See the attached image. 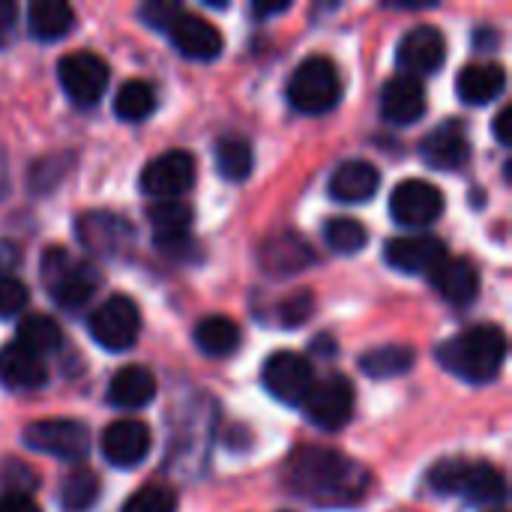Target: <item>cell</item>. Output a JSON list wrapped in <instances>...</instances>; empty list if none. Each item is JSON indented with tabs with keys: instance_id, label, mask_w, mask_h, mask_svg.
<instances>
[{
	"instance_id": "cell-30",
	"label": "cell",
	"mask_w": 512,
	"mask_h": 512,
	"mask_svg": "<svg viewBox=\"0 0 512 512\" xmlns=\"http://www.w3.org/2000/svg\"><path fill=\"white\" fill-rule=\"evenodd\" d=\"M252 165H255V153H252V144L243 141V138H225L216 144V168L225 180L231 183H243L249 174H252Z\"/></svg>"
},
{
	"instance_id": "cell-43",
	"label": "cell",
	"mask_w": 512,
	"mask_h": 512,
	"mask_svg": "<svg viewBox=\"0 0 512 512\" xmlns=\"http://www.w3.org/2000/svg\"><path fill=\"white\" fill-rule=\"evenodd\" d=\"M288 9H291V3H288V0H282V3H255V6H252L255 18H270V15H282V12H288Z\"/></svg>"
},
{
	"instance_id": "cell-16",
	"label": "cell",
	"mask_w": 512,
	"mask_h": 512,
	"mask_svg": "<svg viewBox=\"0 0 512 512\" xmlns=\"http://www.w3.org/2000/svg\"><path fill=\"white\" fill-rule=\"evenodd\" d=\"M420 156L429 168L435 171H459L468 156H471V144H468V132L459 120H447L438 129H432L423 144H420Z\"/></svg>"
},
{
	"instance_id": "cell-32",
	"label": "cell",
	"mask_w": 512,
	"mask_h": 512,
	"mask_svg": "<svg viewBox=\"0 0 512 512\" xmlns=\"http://www.w3.org/2000/svg\"><path fill=\"white\" fill-rule=\"evenodd\" d=\"M156 108V96L144 81H126L114 96V114L126 123H141Z\"/></svg>"
},
{
	"instance_id": "cell-12",
	"label": "cell",
	"mask_w": 512,
	"mask_h": 512,
	"mask_svg": "<svg viewBox=\"0 0 512 512\" xmlns=\"http://www.w3.org/2000/svg\"><path fill=\"white\" fill-rule=\"evenodd\" d=\"M444 213V195L435 183L426 180H405L393 189L390 216L405 228H426L438 222Z\"/></svg>"
},
{
	"instance_id": "cell-5",
	"label": "cell",
	"mask_w": 512,
	"mask_h": 512,
	"mask_svg": "<svg viewBox=\"0 0 512 512\" xmlns=\"http://www.w3.org/2000/svg\"><path fill=\"white\" fill-rule=\"evenodd\" d=\"M342 99V78L330 57H306L288 81V102L303 114H327Z\"/></svg>"
},
{
	"instance_id": "cell-41",
	"label": "cell",
	"mask_w": 512,
	"mask_h": 512,
	"mask_svg": "<svg viewBox=\"0 0 512 512\" xmlns=\"http://www.w3.org/2000/svg\"><path fill=\"white\" fill-rule=\"evenodd\" d=\"M12 27H15V3L0 0V45L12 36Z\"/></svg>"
},
{
	"instance_id": "cell-4",
	"label": "cell",
	"mask_w": 512,
	"mask_h": 512,
	"mask_svg": "<svg viewBox=\"0 0 512 512\" xmlns=\"http://www.w3.org/2000/svg\"><path fill=\"white\" fill-rule=\"evenodd\" d=\"M42 285L48 291V297L60 306V309H81L102 285V276L93 264L69 255L66 249L54 246L42 255Z\"/></svg>"
},
{
	"instance_id": "cell-42",
	"label": "cell",
	"mask_w": 512,
	"mask_h": 512,
	"mask_svg": "<svg viewBox=\"0 0 512 512\" xmlns=\"http://www.w3.org/2000/svg\"><path fill=\"white\" fill-rule=\"evenodd\" d=\"M510 108H504L498 117H495V138L504 144V147H510L512 144V135H510Z\"/></svg>"
},
{
	"instance_id": "cell-31",
	"label": "cell",
	"mask_w": 512,
	"mask_h": 512,
	"mask_svg": "<svg viewBox=\"0 0 512 512\" xmlns=\"http://www.w3.org/2000/svg\"><path fill=\"white\" fill-rule=\"evenodd\" d=\"M15 342L27 345L30 351H36L39 357H45V354H51V351L60 348L63 330H60L57 321L48 318V315H27V318L18 324V339H15Z\"/></svg>"
},
{
	"instance_id": "cell-24",
	"label": "cell",
	"mask_w": 512,
	"mask_h": 512,
	"mask_svg": "<svg viewBox=\"0 0 512 512\" xmlns=\"http://www.w3.org/2000/svg\"><path fill=\"white\" fill-rule=\"evenodd\" d=\"M153 399H156V378L144 366H126L108 384V405L120 411H138Z\"/></svg>"
},
{
	"instance_id": "cell-23",
	"label": "cell",
	"mask_w": 512,
	"mask_h": 512,
	"mask_svg": "<svg viewBox=\"0 0 512 512\" xmlns=\"http://www.w3.org/2000/svg\"><path fill=\"white\" fill-rule=\"evenodd\" d=\"M507 90V72L501 63H468L456 78V93L468 105H489Z\"/></svg>"
},
{
	"instance_id": "cell-37",
	"label": "cell",
	"mask_w": 512,
	"mask_h": 512,
	"mask_svg": "<svg viewBox=\"0 0 512 512\" xmlns=\"http://www.w3.org/2000/svg\"><path fill=\"white\" fill-rule=\"evenodd\" d=\"M27 300V288L15 276L0 273V318H15L18 312H24Z\"/></svg>"
},
{
	"instance_id": "cell-39",
	"label": "cell",
	"mask_w": 512,
	"mask_h": 512,
	"mask_svg": "<svg viewBox=\"0 0 512 512\" xmlns=\"http://www.w3.org/2000/svg\"><path fill=\"white\" fill-rule=\"evenodd\" d=\"M183 9L171 0H153V3H144L141 6V18L150 24V27H159V30H168L171 21L180 15Z\"/></svg>"
},
{
	"instance_id": "cell-34",
	"label": "cell",
	"mask_w": 512,
	"mask_h": 512,
	"mask_svg": "<svg viewBox=\"0 0 512 512\" xmlns=\"http://www.w3.org/2000/svg\"><path fill=\"white\" fill-rule=\"evenodd\" d=\"M99 501V480L93 471H75L60 486V504L66 512H87Z\"/></svg>"
},
{
	"instance_id": "cell-10",
	"label": "cell",
	"mask_w": 512,
	"mask_h": 512,
	"mask_svg": "<svg viewBox=\"0 0 512 512\" xmlns=\"http://www.w3.org/2000/svg\"><path fill=\"white\" fill-rule=\"evenodd\" d=\"M195 186V159L186 150H165L141 171V189L159 201H177Z\"/></svg>"
},
{
	"instance_id": "cell-11",
	"label": "cell",
	"mask_w": 512,
	"mask_h": 512,
	"mask_svg": "<svg viewBox=\"0 0 512 512\" xmlns=\"http://www.w3.org/2000/svg\"><path fill=\"white\" fill-rule=\"evenodd\" d=\"M261 381L267 387V393L273 399H279L282 405H303L306 393L315 384V372L312 363L294 351H279L273 357H267L264 369H261Z\"/></svg>"
},
{
	"instance_id": "cell-6",
	"label": "cell",
	"mask_w": 512,
	"mask_h": 512,
	"mask_svg": "<svg viewBox=\"0 0 512 512\" xmlns=\"http://www.w3.org/2000/svg\"><path fill=\"white\" fill-rule=\"evenodd\" d=\"M354 384L345 375H327L312 384L303 399V411L321 432H342L354 417Z\"/></svg>"
},
{
	"instance_id": "cell-35",
	"label": "cell",
	"mask_w": 512,
	"mask_h": 512,
	"mask_svg": "<svg viewBox=\"0 0 512 512\" xmlns=\"http://www.w3.org/2000/svg\"><path fill=\"white\" fill-rule=\"evenodd\" d=\"M123 512H177V495L162 483H150L126 498Z\"/></svg>"
},
{
	"instance_id": "cell-22",
	"label": "cell",
	"mask_w": 512,
	"mask_h": 512,
	"mask_svg": "<svg viewBox=\"0 0 512 512\" xmlns=\"http://www.w3.org/2000/svg\"><path fill=\"white\" fill-rule=\"evenodd\" d=\"M48 381L45 360L21 342H9L0 351V384L9 390H36Z\"/></svg>"
},
{
	"instance_id": "cell-29",
	"label": "cell",
	"mask_w": 512,
	"mask_h": 512,
	"mask_svg": "<svg viewBox=\"0 0 512 512\" xmlns=\"http://www.w3.org/2000/svg\"><path fill=\"white\" fill-rule=\"evenodd\" d=\"M150 228L156 234V243H171V240H183L189 237V228H192V207L183 204V201H159L150 207Z\"/></svg>"
},
{
	"instance_id": "cell-44",
	"label": "cell",
	"mask_w": 512,
	"mask_h": 512,
	"mask_svg": "<svg viewBox=\"0 0 512 512\" xmlns=\"http://www.w3.org/2000/svg\"><path fill=\"white\" fill-rule=\"evenodd\" d=\"M495 512H507V510H495Z\"/></svg>"
},
{
	"instance_id": "cell-15",
	"label": "cell",
	"mask_w": 512,
	"mask_h": 512,
	"mask_svg": "<svg viewBox=\"0 0 512 512\" xmlns=\"http://www.w3.org/2000/svg\"><path fill=\"white\" fill-rule=\"evenodd\" d=\"M168 36L186 60H216L225 45L216 24H210L201 15H192L186 9L171 21Z\"/></svg>"
},
{
	"instance_id": "cell-8",
	"label": "cell",
	"mask_w": 512,
	"mask_h": 512,
	"mask_svg": "<svg viewBox=\"0 0 512 512\" xmlns=\"http://www.w3.org/2000/svg\"><path fill=\"white\" fill-rule=\"evenodd\" d=\"M87 330H90L93 342L102 345L105 351H126L138 342L141 312L129 297L114 294L90 315Z\"/></svg>"
},
{
	"instance_id": "cell-21",
	"label": "cell",
	"mask_w": 512,
	"mask_h": 512,
	"mask_svg": "<svg viewBox=\"0 0 512 512\" xmlns=\"http://www.w3.org/2000/svg\"><path fill=\"white\" fill-rule=\"evenodd\" d=\"M381 186V171L366 162V159H351L342 162L333 174H330V198L342 201V204H363L369 201Z\"/></svg>"
},
{
	"instance_id": "cell-40",
	"label": "cell",
	"mask_w": 512,
	"mask_h": 512,
	"mask_svg": "<svg viewBox=\"0 0 512 512\" xmlns=\"http://www.w3.org/2000/svg\"><path fill=\"white\" fill-rule=\"evenodd\" d=\"M0 512H42L39 504H33L30 495H15V492H6L0 495Z\"/></svg>"
},
{
	"instance_id": "cell-26",
	"label": "cell",
	"mask_w": 512,
	"mask_h": 512,
	"mask_svg": "<svg viewBox=\"0 0 512 512\" xmlns=\"http://www.w3.org/2000/svg\"><path fill=\"white\" fill-rule=\"evenodd\" d=\"M27 27L42 42H57L72 33L75 9L66 0H33L27 9Z\"/></svg>"
},
{
	"instance_id": "cell-7",
	"label": "cell",
	"mask_w": 512,
	"mask_h": 512,
	"mask_svg": "<svg viewBox=\"0 0 512 512\" xmlns=\"http://www.w3.org/2000/svg\"><path fill=\"white\" fill-rule=\"evenodd\" d=\"M24 444L36 453H45V456L63 459V462H84V456L90 453L87 426L78 420H66V417L30 423L24 429Z\"/></svg>"
},
{
	"instance_id": "cell-18",
	"label": "cell",
	"mask_w": 512,
	"mask_h": 512,
	"mask_svg": "<svg viewBox=\"0 0 512 512\" xmlns=\"http://www.w3.org/2000/svg\"><path fill=\"white\" fill-rule=\"evenodd\" d=\"M426 114V87L420 78L396 75L381 90V117L393 126H411Z\"/></svg>"
},
{
	"instance_id": "cell-19",
	"label": "cell",
	"mask_w": 512,
	"mask_h": 512,
	"mask_svg": "<svg viewBox=\"0 0 512 512\" xmlns=\"http://www.w3.org/2000/svg\"><path fill=\"white\" fill-rule=\"evenodd\" d=\"M432 288L453 306H468L480 294V273L471 261L444 255L432 270H429Z\"/></svg>"
},
{
	"instance_id": "cell-3",
	"label": "cell",
	"mask_w": 512,
	"mask_h": 512,
	"mask_svg": "<svg viewBox=\"0 0 512 512\" xmlns=\"http://www.w3.org/2000/svg\"><path fill=\"white\" fill-rule=\"evenodd\" d=\"M429 486L438 495L465 498L474 507L504 504L507 483L504 474L489 462H468V459H444L429 471Z\"/></svg>"
},
{
	"instance_id": "cell-36",
	"label": "cell",
	"mask_w": 512,
	"mask_h": 512,
	"mask_svg": "<svg viewBox=\"0 0 512 512\" xmlns=\"http://www.w3.org/2000/svg\"><path fill=\"white\" fill-rule=\"evenodd\" d=\"M312 309H315V297L309 291H294L291 297H285L276 306V315H279V324L282 327H297V324L309 321Z\"/></svg>"
},
{
	"instance_id": "cell-14",
	"label": "cell",
	"mask_w": 512,
	"mask_h": 512,
	"mask_svg": "<svg viewBox=\"0 0 512 512\" xmlns=\"http://www.w3.org/2000/svg\"><path fill=\"white\" fill-rule=\"evenodd\" d=\"M444 60H447V42H444L441 30L432 24H420V27L408 30L396 51L399 69H405V75H411V78L438 72L444 66Z\"/></svg>"
},
{
	"instance_id": "cell-33",
	"label": "cell",
	"mask_w": 512,
	"mask_h": 512,
	"mask_svg": "<svg viewBox=\"0 0 512 512\" xmlns=\"http://www.w3.org/2000/svg\"><path fill=\"white\" fill-rule=\"evenodd\" d=\"M369 240V231L363 222L351 219V216H336L324 225V243L339 252V255H354L366 246Z\"/></svg>"
},
{
	"instance_id": "cell-2",
	"label": "cell",
	"mask_w": 512,
	"mask_h": 512,
	"mask_svg": "<svg viewBox=\"0 0 512 512\" xmlns=\"http://www.w3.org/2000/svg\"><path fill=\"white\" fill-rule=\"evenodd\" d=\"M507 360V336L495 324H474L438 348V363L468 381V384H489L501 375Z\"/></svg>"
},
{
	"instance_id": "cell-27",
	"label": "cell",
	"mask_w": 512,
	"mask_h": 512,
	"mask_svg": "<svg viewBox=\"0 0 512 512\" xmlns=\"http://www.w3.org/2000/svg\"><path fill=\"white\" fill-rule=\"evenodd\" d=\"M240 339L243 336H240L237 321H231L225 315H210V318H204L195 327V345H198V351L207 354V357H216V360L231 357L240 348Z\"/></svg>"
},
{
	"instance_id": "cell-1",
	"label": "cell",
	"mask_w": 512,
	"mask_h": 512,
	"mask_svg": "<svg viewBox=\"0 0 512 512\" xmlns=\"http://www.w3.org/2000/svg\"><path fill=\"white\" fill-rule=\"evenodd\" d=\"M288 489L318 507H345L366 495L369 471L336 450L300 447L285 468Z\"/></svg>"
},
{
	"instance_id": "cell-20",
	"label": "cell",
	"mask_w": 512,
	"mask_h": 512,
	"mask_svg": "<svg viewBox=\"0 0 512 512\" xmlns=\"http://www.w3.org/2000/svg\"><path fill=\"white\" fill-rule=\"evenodd\" d=\"M447 255V246L441 237L432 234H414V237H396L387 243L384 258L399 273H429L441 258Z\"/></svg>"
},
{
	"instance_id": "cell-9",
	"label": "cell",
	"mask_w": 512,
	"mask_h": 512,
	"mask_svg": "<svg viewBox=\"0 0 512 512\" xmlns=\"http://www.w3.org/2000/svg\"><path fill=\"white\" fill-rule=\"evenodd\" d=\"M57 78L75 105H96L108 87V66L93 51H75L57 63Z\"/></svg>"
},
{
	"instance_id": "cell-28",
	"label": "cell",
	"mask_w": 512,
	"mask_h": 512,
	"mask_svg": "<svg viewBox=\"0 0 512 512\" xmlns=\"http://www.w3.org/2000/svg\"><path fill=\"white\" fill-rule=\"evenodd\" d=\"M414 363H417V351L411 345H378L360 357V369L375 381L399 378V375L411 372Z\"/></svg>"
},
{
	"instance_id": "cell-13",
	"label": "cell",
	"mask_w": 512,
	"mask_h": 512,
	"mask_svg": "<svg viewBox=\"0 0 512 512\" xmlns=\"http://www.w3.org/2000/svg\"><path fill=\"white\" fill-rule=\"evenodd\" d=\"M75 234L81 246L99 258H117L132 246V225L114 213H84L75 222Z\"/></svg>"
},
{
	"instance_id": "cell-38",
	"label": "cell",
	"mask_w": 512,
	"mask_h": 512,
	"mask_svg": "<svg viewBox=\"0 0 512 512\" xmlns=\"http://www.w3.org/2000/svg\"><path fill=\"white\" fill-rule=\"evenodd\" d=\"M0 480L9 486V492L15 495H27L30 489H36V474L30 468H24L21 462H6L0 468Z\"/></svg>"
},
{
	"instance_id": "cell-25",
	"label": "cell",
	"mask_w": 512,
	"mask_h": 512,
	"mask_svg": "<svg viewBox=\"0 0 512 512\" xmlns=\"http://www.w3.org/2000/svg\"><path fill=\"white\" fill-rule=\"evenodd\" d=\"M312 249L306 246L303 237L294 234H282V237H270L261 246V267L273 276H291L303 267L312 264Z\"/></svg>"
},
{
	"instance_id": "cell-17",
	"label": "cell",
	"mask_w": 512,
	"mask_h": 512,
	"mask_svg": "<svg viewBox=\"0 0 512 512\" xmlns=\"http://www.w3.org/2000/svg\"><path fill=\"white\" fill-rule=\"evenodd\" d=\"M150 453V429L138 420H117L102 432V456L114 468H135Z\"/></svg>"
}]
</instances>
